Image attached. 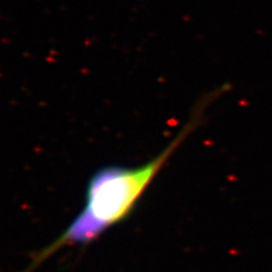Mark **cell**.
I'll return each mask as SVG.
<instances>
[{
	"label": "cell",
	"instance_id": "6da1fadb",
	"mask_svg": "<svg viewBox=\"0 0 272 272\" xmlns=\"http://www.w3.org/2000/svg\"><path fill=\"white\" fill-rule=\"evenodd\" d=\"M225 89L214 90L201 99L171 142L150 161L136 167L104 166L98 169L89 179L80 212L56 239L31 255L28 265L21 272H33L65 247L91 244L107 230L126 220L161 169L201 125L209 106Z\"/></svg>",
	"mask_w": 272,
	"mask_h": 272
}]
</instances>
